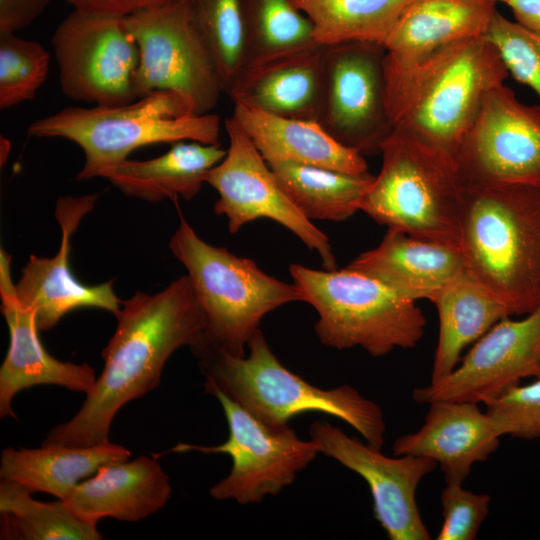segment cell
Segmentation results:
<instances>
[{
    "label": "cell",
    "instance_id": "obj_34",
    "mask_svg": "<svg viewBox=\"0 0 540 540\" xmlns=\"http://www.w3.org/2000/svg\"><path fill=\"white\" fill-rule=\"evenodd\" d=\"M485 37L497 49L508 74L530 87L540 101V31L494 12Z\"/></svg>",
    "mask_w": 540,
    "mask_h": 540
},
{
    "label": "cell",
    "instance_id": "obj_12",
    "mask_svg": "<svg viewBox=\"0 0 540 540\" xmlns=\"http://www.w3.org/2000/svg\"><path fill=\"white\" fill-rule=\"evenodd\" d=\"M384 45L347 42L324 46L317 122L361 155L381 153L395 127L386 103Z\"/></svg>",
    "mask_w": 540,
    "mask_h": 540
},
{
    "label": "cell",
    "instance_id": "obj_13",
    "mask_svg": "<svg viewBox=\"0 0 540 540\" xmlns=\"http://www.w3.org/2000/svg\"><path fill=\"white\" fill-rule=\"evenodd\" d=\"M225 130L229 138L226 156L208 171L205 183L219 195L214 212L226 217L229 232L235 234L259 218L271 219L295 234L310 250L316 251L324 269H336L327 235L297 208L232 117L226 119Z\"/></svg>",
    "mask_w": 540,
    "mask_h": 540
},
{
    "label": "cell",
    "instance_id": "obj_22",
    "mask_svg": "<svg viewBox=\"0 0 540 540\" xmlns=\"http://www.w3.org/2000/svg\"><path fill=\"white\" fill-rule=\"evenodd\" d=\"M172 487L155 457L140 456L101 467L75 485L63 500L80 519L140 521L165 506Z\"/></svg>",
    "mask_w": 540,
    "mask_h": 540
},
{
    "label": "cell",
    "instance_id": "obj_11",
    "mask_svg": "<svg viewBox=\"0 0 540 540\" xmlns=\"http://www.w3.org/2000/svg\"><path fill=\"white\" fill-rule=\"evenodd\" d=\"M124 17L74 9L56 28L51 43L67 97L100 106L137 100L140 52Z\"/></svg>",
    "mask_w": 540,
    "mask_h": 540
},
{
    "label": "cell",
    "instance_id": "obj_6",
    "mask_svg": "<svg viewBox=\"0 0 540 540\" xmlns=\"http://www.w3.org/2000/svg\"><path fill=\"white\" fill-rule=\"evenodd\" d=\"M508 76L485 36L452 43L418 67L389 107V116L395 128L456 155L485 97Z\"/></svg>",
    "mask_w": 540,
    "mask_h": 540
},
{
    "label": "cell",
    "instance_id": "obj_23",
    "mask_svg": "<svg viewBox=\"0 0 540 540\" xmlns=\"http://www.w3.org/2000/svg\"><path fill=\"white\" fill-rule=\"evenodd\" d=\"M323 49L319 46L245 69L227 94L234 104L267 114L317 121Z\"/></svg>",
    "mask_w": 540,
    "mask_h": 540
},
{
    "label": "cell",
    "instance_id": "obj_38",
    "mask_svg": "<svg viewBox=\"0 0 540 540\" xmlns=\"http://www.w3.org/2000/svg\"><path fill=\"white\" fill-rule=\"evenodd\" d=\"M74 9L127 16L145 8L194 0H65Z\"/></svg>",
    "mask_w": 540,
    "mask_h": 540
},
{
    "label": "cell",
    "instance_id": "obj_40",
    "mask_svg": "<svg viewBox=\"0 0 540 540\" xmlns=\"http://www.w3.org/2000/svg\"><path fill=\"white\" fill-rule=\"evenodd\" d=\"M536 377H540V358H539V364H538V373Z\"/></svg>",
    "mask_w": 540,
    "mask_h": 540
},
{
    "label": "cell",
    "instance_id": "obj_26",
    "mask_svg": "<svg viewBox=\"0 0 540 540\" xmlns=\"http://www.w3.org/2000/svg\"><path fill=\"white\" fill-rule=\"evenodd\" d=\"M130 456L126 447L110 441L88 447L6 448L0 458V478L15 481L32 493L46 492L64 500L75 485L101 467Z\"/></svg>",
    "mask_w": 540,
    "mask_h": 540
},
{
    "label": "cell",
    "instance_id": "obj_39",
    "mask_svg": "<svg viewBox=\"0 0 540 540\" xmlns=\"http://www.w3.org/2000/svg\"><path fill=\"white\" fill-rule=\"evenodd\" d=\"M515 21L540 31V0H507Z\"/></svg>",
    "mask_w": 540,
    "mask_h": 540
},
{
    "label": "cell",
    "instance_id": "obj_4",
    "mask_svg": "<svg viewBox=\"0 0 540 540\" xmlns=\"http://www.w3.org/2000/svg\"><path fill=\"white\" fill-rule=\"evenodd\" d=\"M360 211L388 229L459 246L466 183L455 154L395 128Z\"/></svg>",
    "mask_w": 540,
    "mask_h": 540
},
{
    "label": "cell",
    "instance_id": "obj_27",
    "mask_svg": "<svg viewBox=\"0 0 540 540\" xmlns=\"http://www.w3.org/2000/svg\"><path fill=\"white\" fill-rule=\"evenodd\" d=\"M439 317V336L431 382L445 378L457 366L463 349L478 340L501 319L506 307L466 271L431 301Z\"/></svg>",
    "mask_w": 540,
    "mask_h": 540
},
{
    "label": "cell",
    "instance_id": "obj_14",
    "mask_svg": "<svg viewBox=\"0 0 540 540\" xmlns=\"http://www.w3.org/2000/svg\"><path fill=\"white\" fill-rule=\"evenodd\" d=\"M456 157L466 185L540 188V105H526L504 84L485 97Z\"/></svg>",
    "mask_w": 540,
    "mask_h": 540
},
{
    "label": "cell",
    "instance_id": "obj_10",
    "mask_svg": "<svg viewBox=\"0 0 540 540\" xmlns=\"http://www.w3.org/2000/svg\"><path fill=\"white\" fill-rule=\"evenodd\" d=\"M208 394L216 397L224 411L229 429L226 441L216 446L178 443L169 452L225 453L232 458L230 474L210 488L213 499L260 503L291 484L319 454L312 440L298 438L289 426L270 427L223 392Z\"/></svg>",
    "mask_w": 540,
    "mask_h": 540
},
{
    "label": "cell",
    "instance_id": "obj_21",
    "mask_svg": "<svg viewBox=\"0 0 540 540\" xmlns=\"http://www.w3.org/2000/svg\"><path fill=\"white\" fill-rule=\"evenodd\" d=\"M347 268L369 276L399 295L432 301L465 269L459 246L388 229L380 244L352 260Z\"/></svg>",
    "mask_w": 540,
    "mask_h": 540
},
{
    "label": "cell",
    "instance_id": "obj_41",
    "mask_svg": "<svg viewBox=\"0 0 540 540\" xmlns=\"http://www.w3.org/2000/svg\"><path fill=\"white\" fill-rule=\"evenodd\" d=\"M494 1H495V2H497V1H502V2L505 3L507 0H494Z\"/></svg>",
    "mask_w": 540,
    "mask_h": 540
},
{
    "label": "cell",
    "instance_id": "obj_33",
    "mask_svg": "<svg viewBox=\"0 0 540 540\" xmlns=\"http://www.w3.org/2000/svg\"><path fill=\"white\" fill-rule=\"evenodd\" d=\"M49 62L39 42L0 33V108L32 100L47 78Z\"/></svg>",
    "mask_w": 540,
    "mask_h": 540
},
{
    "label": "cell",
    "instance_id": "obj_7",
    "mask_svg": "<svg viewBox=\"0 0 540 540\" xmlns=\"http://www.w3.org/2000/svg\"><path fill=\"white\" fill-rule=\"evenodd\" d=\"M169 248L185 267L206 317L200 348L244 356L264 316L282 305L304 302L298 285L266 274L251 259L205 242L182 215Z\"/></svg>",
    "mask_w": 540,
    "mask_h": 540
},
{
    "label": "cell",
    "instance_id": "obj_9",
    "mask_svg": "<svg viewBox=\"0 0 540 540\" xmlns=\"http://www.w3.org/2000/svg\"><path fill=\"white\" fill-rule=\"evenodd\" d=\"M124 20L140 52L133 80L137 99L154 91H172L187 99L193 115L209 113L225 91L194 25L191 2L145 8Z\"/></svg>",
    "mask_w": 540,
    "mask_h": 540
},
{
    "label": "cell",
    "instance_id": "obj_24",
    "mask_svg": "<svg viewBox=\"0 0 540 540\" xmlns=\"http://www.w3.org/2000/svg\"><path fill=\"white\" fill-rule=\"evenodd\" d=\"M231 117L269 165L292 162L369 173L364 156L337 142L317 121L277 117L241 104H234Z\"/></svg>",
    "mask_w": 540,
    "mask_h": 540
},
{
    "label": "cell",
    "instance_id": "obj_20",
    "mask_svg": "<svg viewBox=\"0 0 540 540\" xmlns=\"http://www.w3.org/2000/svg\"><path fill=\"white\" fill-rule=\"evenodd\" d=\"M500 437L478 403L434 401L421 428L397 438L393 453L430 458L440 466L446 483L463 484L472 466L497 450Z\"/></svg>",
    "mask_w": 540,
    "mask_h": 540
},
{
    "label": "cell",
    "instance_id": "obj_35",
    "mask_svg": "<svg viewBox=\"0 0 540 540\" xmlns=\"http://www.w3.org/2000/svg\"><path fill=\"white\" fill-rule=\"evenodd\" d=\"M484 405L500 436L540 439V377L515 385Z\"/></svg>",
    "mask_w": 540,
    "mask_h": 540
},
{
    "label": "cell",
    "instance_id": "obj_3",
    "mask_svg": "<svg viewBox=\"0 0 540 540\" xmlns=\"http://www.w3.org/2000/svg\"><path fill=\"white\" fill-rule=\"evenodd\" d=\"M247 356L202 347L194 354L206 378L205 392L219 390L273 428L305 412H322L352 426L367 444L381 449L386 425L381 408L350 385L321 389L281 364L261 329L248 343Z\"/></svg>",
    "mask_w": 540,
    "mask_h": 540
},
{
    "label": "cell",
    "instance_id": "obj_28",
    "mask_svg": "<svg viewBox=\"0 0 540 540\" xmlns=\"http://www.w3.org/2000/svg\"><path fill=\"white\" fill-rule=\"evenodd\" d=\"M269 166L289 198L311 221L348 219L360 211L362 199L374 179L370 173L355 175L292 162Z\"/></svg>",
    "mask_w": 540,
    "mask_h": 540
},
{
    "label": "cell",
    "instance_id": "obj_37",
    "mask_svg": "<svg viewBox=\"0 0 540 540\" xmlns=\"http://www.w3.org/2000/svg\"><path fill=\"white\" fill-rule=\"evenodd\" d=\"M49 0H0V33H15L34 22Z\"/></svg>",
    "mask_w": 540,
    "mask_h": 540
},
{
    "label": "cell",
    "instance_id": "obj_29",
    "mask_svg": "<svg viewBox=\"0 0 540 540\" xmlns=\"http://www.w3.org/2000/svg\"><path fill=\"white\" fill-rule=\"evenodd\" d=\"M313 25L319 45L367 42L384 45L411 0H290Z\"/></svg>",
    "mask_w": 540,
    "mask_h": 540
},
{
    "label": "cell",
    "instance_id": "obj_30",
    "mask_svg": "<svg viewBox=\"0 0 540 540\" xmlns=\"http://www.w3.org/2000/svg\"><path fill=\"white\" fill-rule=\"evenodd\" d=\"M241 13L244 70L323 46L315 41L309 18L290 0H241Z\"/></svg>",
    "mask_w": 540,
    "mask_h": 540
},
{
    "label": "cell",
    "instance_id": "obj_31",
    "mask_svg": "<svg viewBox=\"0 0 540 540\" xmlns=\"http://www.w3.org/2000/svg\"><path fill=\"white\" fill-rule=\"evenodd\" d=\"M25 486L0 481L1 539L99 540L97 525L80 519L63 500L40 502Z\"/></svg>",
    "mask_w": 540,
    "mask_h": 540
},
{
    "label": "cell",
    "instance_id": "obj_19",
    "mask_svg": "<svg viewBox=\"0 0 540 540\" xmlns=\"http://www.w3.org/2000/svg\"><path fill=\"white\" fill-rule=\"evenodd\" d=\"M11 259L0 249L1 312L9 330V347L0 367V416L16 418L12 409L15 395L23 389L57 385L87 394L96 381L89 364L60 361L44 348L35 313L22 305L11 276Z\"/></svg>",
    "mask_w": 540,
    "mask_h": 540
},
{
    "label": "cell",
    "instance_id": "obj_8",
    "mask_svg": "<svg viewBox=\"0 0 540 540\" xmlns=\"http://www.w3.org/2000/svg\"><path fill=\"white\" fill-rule=\"evenodd\" d=\"M290 275L318 314L320 342L338 350L361 347L371 356L415 347L426 319L415 301L349 268L315 270L291 264Z\"/></svg>",
    "mask_w": 540,
    "mask_h": 540
},
{
    "label": "cell",
    "instance_id": "obj_16",
    "mask_svg": "<svg viewBox=\"0 0 540 540\" xmlns=\"http://www.w3.org/2000/svg\"><path fill=\"white\" fill-rule=\"evenodd\" d=\"M540 358V307L520 320L505 317L481 336L459 366L438 382L417 388L413 400L486 404L529 376Z\"/></svg>",
    "mask_w": 540,
    "mask_h": 540
},
{
    "label": "cell",
    "instance_id": "obj_2",
    "mask_svg": "<svg viewBox=\"0 0 540 540\" xmlns=\"http://www.w3.org/2000/svg\"><path fill=\"white\" fill-rule=\"evenodd\" d=\"M459 247L466 272L510 315L540 307V188L467 185Z\"/></svg>",
    "mask_w": 540,
    "mask_h": 540
},
{
    "label": "cell",
    "instance_id": "obj_25",
    "mask_svg": "<svg viewBox=\"0 0 540 540\" xmlns=\"http://www.w3.org/2000/svg\"><path fill=\"white\" fill-rule=\"evenodd\" d=\"M221 144L180 141L164 154L148 160L126 159L104 167L107 179L123 194L149 202L193 199L210 169L226 156Z\"/></svg>",
    "mask_w": 540,
    "mask_h": 540
},
{
    "label": "cell",
    "instance_id": "obj_36",
    "mask_svg": "<svg viewBox=\"0 0 540 540\" xmlns=\"http://www.w3.org/2000/svg\"><path fill=\"white\" fill-rule=\"evenodd\" d=\"M462 485L446 483L441 493L443 523L437 540H474L489 514L490 496Z\"/></svg>",
    "mask_w": 540,
    "mask_h": 540
},
{
    "label": "cell",
    "instance_id": "obj_32",
    "mask_svg": "<svg viewBox=\"0 0 540 540\" xmlns=\"http://www.w3.org/2000/svg\"><path fill=\"white\" fill-rule=\"evenodd\" d=\"M191 9L227 93L245 66L241 0H194Z\"/></svg>",
    "mask_w": 540,
    "mask_h": 540
},
{
    "label": "cell",
    "instance_id": "obj_18",
    "mask_svg": "<svg viewBox=\"0 0 540 540\" xmlns=\"http://www.w3.org/2000/svg\"><path fill=\"white\" fill-rule=\"evenodd\" d=\"M496 10L494 0H411L384 42L387 109L438 50L485 36Z\"/></svg>",
    "mask_w": 540,
    "mask_h": 540
},
{
    "label": "cell",
    "instance_id": "obj_1",
    "mask_svg": "<svg viewBox=\"0 0 540 540\" xmlns=\"http://www.w3.org/2000/svg\"><path fill=\"white\" fill-rule=\"evenodd\" d=\"M116 329L102 351L104 368L79 411L41 445L88 447L109 441L112 421L128 402L155 389L169 357L205 341L206 317L187 275L160 292L122 301Z\"/></svg>",
    "mask_w": 540,
    "mask_h": 540
},
{
    "label": "cell",
    "instance_id": "obj_15",
    "mask_svg": "<svg viewBox=\"0 0 540 540\" xmlns=\"http://www.w3.org/2000/svg\"><path fill=\"white\" fill-rule=\"evenodd\" d=\"M311 440L319 453L360 475L368 484L374 517L391 540H429L416 501L420 481L437 463L426 457H388L369 444L347 436L329 422H313Z\"/></svg>",
    "mask_w": 540,
    "mask_h": 540
},
{
    "label": "cell",
    "instance_id": "obj_17",
    "mask_svg": "<svg viewBox=\"0 0 540 540\" xmlns=\"http://www.w3.org/2000/svg\"><path fill=\"white\" fill-rule=\"evenodd\" d=\"M99 194L58 198L55 218L61 229V243L51 257L30 255L21 271L15 292L22 305L35 313L39 330H49L67 313L99 308L116 314L121 307L114 279L97 285L80 282L70 267L71 237L81 220L95 206Z\"/></svg>",
    "mask_w": 540,
    "mask_h": 540
},
{
    "label": "cell",
    "instance_id": "obj_5",
    "mask_svg": "<svg viewBox=\"0 0 540 540\" xmlns=\"http://www.w3.org/2000/svg\"><path fill=\"white\" fill-rule=\"evenodd\" d=\"M27 134L76 143L85 155L76 178L87 180L146 145L220 144V118L210 113L193 115L184 96L160 90L119 106L67 107L31 123Z\"/></svg>",
    "mask_w": 540,
    "mask_h": 540
}]
</instances>
